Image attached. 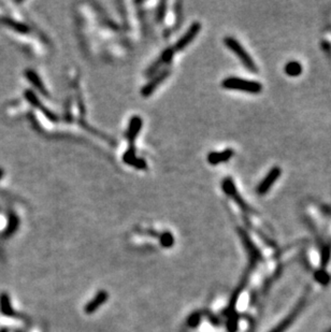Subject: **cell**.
Here are the masks:
<instances>
[{
  "label": "cell",
  "instance_id": "2e32d148",
  "mask_svg": "<svg viewBox=\"0 0 331 332\" xmlns=\"http://www.w3.org/2000/svg\"><path fill=\"white\" fill-rule=\"evenodd\" d=\"M2 176H3V171H2V169H0V179H1Z\"/></svg>",
  "mask_w": 331,
  "mask_h": 332
},
{
  "label": "cell",
  "instance_id": "277c9868",
  "mask_svg": "<svg viewBox=\"0 0 331 332\" xmlns=\"http://www.w3.org/2000/svg\"><path fill=\"white\" fill-rule=\"evenodd\" d=\"M281 174H282V169L280 167H278V166H275V167L271 168L267 173V175L264 176L262 181L257 185L256 194L259 195V196H263V195H266L267 193H269L271 187L274 185V183L280 179Z\"/></svg>",
  "mask_w": 331,
  "mask_h": 332
},
{
  "label": "cell",
  "instance_id": "6da1fadb",
  "mask_svg": "<svg viewBox=\"0 0 331 332\" xmlns=\"http://www.w3.org/2000/svg\"><path fill=\"white\" fill-rule=\"evenodd\" d=\"M221 87L229 91H239L250 94H259L262 92V84L260 82L245 80L238 76H228L221 81Z\"/></svg>",
  "mask_w": 331,
  "mask_h": 332
},
{
  "label": "cell",
  "instance_id": "8fae6325",
  "mask_svg": "<svg viewBox=\"0 0 331 332\" xmlns=\"http://www.w3.org/2000/svg\"><path fill=\"white\" fill-rule=\"evenodd\" d=\"M26 76H27V79L29 80V82L32 83V84L37 88V91L39 93H41L42 95H43V96H49V93H47V91L45 90V87L43 85V83H42L41 79L39 78V75L35 72V71L33 70H26V72H25Z\"/></svg>",
  "mask_w": 331,
  "mask_h": 332
},
{
  "label": "cell",
  "instance_id": "e0dca14e",
  "mask_svg": "<svg viewBox=\"0 0 331 332\" xmlns=\"http://www.w3.org/2000/svg\"><path fill=\"white\" fill-rule=\"evenodd\" d=\"M329 31L331 32V24H330V25H329Z\"/></svg>",
  "mask_w": 331,
  "mask_h": 332
},
{
  "label": "cell",
  "instance_id": "7a4b0ae2",
  "mask_svg": "<svg viewBox=\"0 0 331 332\" xmlns=\"http://www.w3.org/2000/svg\"><path fill=\"white\" fill-rule=\"evenodd\" d=\"M224 44L233 53V54H236V56L240 59V62L243 64V66L248 69L250 72L258 73V71L259 70H258L257 65L255 64L254 59L252 58V56L249 54L248 52H246L243 45L241 44L236 38L226 37L224 39Z\"/></svg>",
  "mask_w": 331,
  "mask_h": 332
},
{
  "label": "cell",
  "instance_id": "3957f363",
  "mask_svg": "<svg viewBox=\"0 0 331 332\" xmlns=\"http://www.w3.org/2000/svg\"><path fill=\"white\" fill-rule=\"evenodd\" d=\"M221 188H222V191H224V193L227 196H229V197L238 204V206L245 213V214H248V215L257 214L256 211L254 209H252V207L248 204V202H246V201L243 199L242 196L239 194L236 184H234L231 177L228 176L222 180Z\"/></svg>",
  "mask_w": 331,
  "mask_h": 332
},
{
  "label": "cell",
  "instance_id": "9a60e30c",
  "mask_svg": "<svg viewBox=\"0 0 331 332\" xmlns=\"http://www.w3.org/2000/svg\"><path fill=\"white\" fill-rule=\"evenodd\" d=\"M321 46H322V50L324 51L325 54H326V56L331 59V43L329 42V41L328 40H323L322 43H321Z\"/></svg>",
  "mask_w": 331,
  "mask_h": 332
},
{
  "label": "cell",
  "instance_id": "8992f818",
  "mask_svg": "<svg viewBox=\"0 0 331 332\" xmlns=\"http://www.w3.org/2000/svg\"><path fill=\"white\" fill-rule=\"evenodd\" d=\"M169 74H170V71L168 70V69H166L164 71H161V72L159 74L154 76V78L152 80H150L147 83V84L141 90L142 96L146 97V98L149 97L150 95H152L155 92L156 88H157L161 84V83L164 82L168 78V76H169Z\"/></svg>",
  "mask_w": 331,
  "mask_h": 332
},
{
  "label": "cell",
  "instance_id": "5bb4252c",
  "mask_svg": "<svg viewBox=\"0 0 331 332\" xmlns=\"http://www.w3.org/2000/svg\"><path fill=\"white\" fill-rule=\"evenodd\" d=\"M166 7H167L166 2H160L158 10H157V13H156V17H157L158 22H161L162 20H164L165 14H166Z\"/></svg>",
  "mask_w": 331,
  "mask_h": 332
},
{
  "label": "cell",
  "instance_id": "5b68a950",
  "mask_svg": "<svg viewBox=\"0 0 331 332\" xmlns=\"http://www.w3.org/2000/svg\"><path fill=\"white\" fill-rule=\"evenodd\" d=\"M201 31V24L199 22H195L191 24V26L186 31V33L183 34V37H181L178 42L176 43V46L173 47L174 52L182 51L185 47H187L192 41L196 39L198 33Z\"/></svg>",
  "mask_w": 331,
  "mask_h": 332
},
{
  "label": "cell",
  "instance_id": "52a82bcc",
  "mask_svg": "<svg viewBox=\"0 0 331 332\" xmlns=\"http://www.w3.org/2000/svg\"><path fill=\"white\" fill-rule=\"evenodd\" d=\"M234 151L232 149H226L221 152H211L207 157V161L210 165L218 166L221 163H226L233 157Z\"/></svg>",
  "mask_w": 331,
  "mask_h": 332
},
{
  "label": "cell",
  "instance_id": "30bf717a",
  "mask_svg": "<svg viewBox=\"0 0 331 332\" xmlns=\"http://www.w3.org/2000/svg\"><path fill=\"white\" fill-rule=\"evenodd\" d=\"M123 161L129 165L135 167L137 169H146L147 168V163L146 161H143L141 158H138L136 156V151L134 145H129V149L126 151L125 155L123 157Z\"/></svg>",
  "mask_w": 331,
  "mask_h": 332
},
{
  "label": "cell",
  "instance_id": "9c48e42d",
  "mask_svg": "<svg viewBox=\"0 0 331 332\" xmlns=\"http://www.w3.org/2000/svg\"><path fill=\"white\" fill-rule=\"evenodd\" d=\"M142 125H143V122L140 116L136 115L130 120L128 130H127V140L129 142V145H134V142L136 141L138 134H139L141 132Z\"/></svg>",
  "mask_w": 331,
  "mask_h": 332
},
{
  "label": "cell",
  "instance_id": "ba28073f",
  "mask_svg": "<svg viewBox=\"0 0 331 332\" xmlns=\"http://www.w3.org/2000/svg\"><path fill=\"white\" fill-rule=\"evenodd\" d=\"M25 98L28 100V101L32 103L35 108H37L39 109L42 113H43L47 118H49L50 121H53V122H57L58 121V117L57 115H55L53 113L52 111H50L47 108H45V106L42 105L41 101L39 100V98L36 96V95L32 92V91H26L25 92Z\"/></svg>",
  "mask_w": 331,
  "mask_h": 332
},
{
  "label": "cell",
  "instance_id": "4fadbf2b",
  "mask_svg": "<svg viewBox=\"0 0 331 332\" xmlns=\"http://www.w3.org/2000/svg\"><path fill=\"white\" fill-rule=\"evenodd\" d=\"M7 23L9 24L10 26L13 27V28L15 29V31L20 32V33H27V32L29 31L28 27H27V26H25V25H23V24H20V23H15V22H13V21H8Z\"/></svg>",
  "mask_w": 331,
  "mask_h": 332
},
{
  "label": "cell",
  "instance_id": "7c38bea8",
  "mask_svg": "<svg viewBox=\"0 0 331 332\" xmlns=\"http://www.w3.org/2000/svg\"><path fill=\"white\" fill-rule=\"evenodd\" d=\"M302 70H303L302 65L296 61L288 62L284 67L285 73L288 76H292V78H297V76H299L301 73H302Z\"/></svg>",
  "mask_w": 331,
  "mask_h": 332
}]
</instances>
